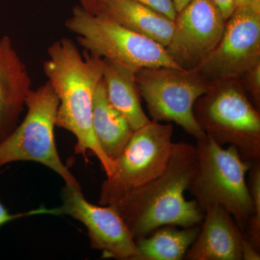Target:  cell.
<instances>
[{"label": "cell", "mask_w": 260, "mask_h": 260, "mask_svg": "<svg viewBox=\"0 0 260 260\" xmlns=\"http://www.w3.org/2000/svg\"><path fill=\"white\" fill-rule=\"evenodd\" d=\"M44 72L59 99L56 126L73 133L75 153H93L110 177L114 162L103 152L93 129L94 93L103 78L104 60L84 51L73 40L61 38L47 49Z\"/></svg>", "instance_id": "1"}, {"label": "cell", "mask_w": 260, "mask_h": 260, "mask_svg": "<svg viewBox=\"0 0 260 260\" xmlns=\"http://www.w3.org/2000/svg\"><path fill=\"white\" fill-rule=\"evenodd\" d=\"M195 146L175 143L165 170L145 185L129 191L114 204L135 241L158 228L200 225L204 212L195 200H186L195 169Z\"/></svg>", "instance_id": "2"}, {"label": "cell", "mask_w": 260, "mask_h": 260, "mask_svg": "<svg viewBox=\"0 0 260 260\" xmlns=\"http://www.w3.org/2000/svg\"><path fill=\"white\" fill-rule=\"evenodd\" d=\"M195 169L188 191L203 211L219 205L232 215L244 232L253 213V203L246 182L250 164L235 147L223 148L206 135L197 140Z\"/></svg>", "instance_id": "3"}, {"label": "cell", "mask_w": 260, "mask_h": 260, "mask_svg": "<svg viewBox=\"0 0 260 260\" xmlns=\"http://www.w3.org/2000/svg\"><path fill=\"white\" fill-rule=\"evenodd\" d=\"M195 119L218 144L235 147L242 158L260 160V114L239 80L210 84L194 106Z\"/></svg>", "instance_id": "4"}, {"label": "cell", "mask_w": 260, "mask_h": 260, "mask_svg": "<svg viewBox=\"0 0 260 260\" xmlns=\"http://www.w3.org/2000/svg\"><path fill=\"white\" fill-rule=\"evenodd\" d=\"M84 51L135 73L144 68L181 69L167 49L151 39L126 28L103 14L93 15L79 5L64 24Z\"/></svg>", "instance_id": "5"}, {"label": "cell", "mask_w": 260, "mask_h": 260, "mask_svg": "<svg viewBox=\"0 0 260 260\" xmlns=\"http://www.w3.org/2000/svg\"><path fill=\"white\" fill-rule=\"evenodd\" d=\"M59 99L49 82L32 89L27 98L26 115L0 143V167L16 161L39 162L60 176L66 184L80 188L59 157L54 127Z\"/></svg>", "instance_id": "6"}, {"label": "cell", "mask_w": 260, "mask_h": 260, "mask_svg": "<svg viewBox=\"0 0 260 260\" xmlns=\"http://www.w3.org/2000/svg\"><path fill=\"white\" fill-rule=\"evenodd\" d=\"M174 126L150 120L135 130L114 160V172L103 182L99 203L114 204L129 191L145 185L165 170L174 150Z\"/></svg>", "instance_id": "7"}, {"label": "cell", "mask_w": 260, "mask_h": 260, "mask_svg": "<svg viewBox=\"0 0 260 260\" xmlns=\"http://www.w3.org/2000/svg\"><path fill=\"white\" fill-rule=\"evenodd\" d=\"M135 80L153 120L176 123L197 140L206 136L195 119L194 106L210 83L198 72L144 68L135 73Z\"/></svg>", "instance_id": "8"}, {"label": "cell", "mask_w": 260, "mask_h": 260, "mask_svg": "<svg viewBox=\"0 0 260 260\" xmlns=\"http://www.w3.org/2000/svg\"><path fill=\"white\" fill-rule=\"evenodd\" d=\"M260 63V0L237 7L216 47L195 69L212 84L240 80Z\"/></svg>", "instance_id": "9"}, {"label": "cell", "mask_w": 260, "mask_h": 260, "mask_svg": "<svg viewBox=\"0 0 260 260\" xmlns=\"http://www.w3.org/2000/svg\"><path fill=\"white\" fill-rule=\"evenodd\" d=\"M62 204L51 210V215H69L86 228L92 247L106 257L137 260L135 239L120 215L112 205H95L84 198L81 189L66 184L61 190Z\"/></svg>", "instance_id": "10"}, {"label": "cell", "mask_w": 260, "mask_h": 260, "mask_svg": "<svg viewBox=\"0 0 260 260\" xmlns=\"http://www.w3.org/2000/svg\"><path fill=\"white\" fill-rule=\"evenodd\" d=\"M226 21L209 0H191L174 20L168 54L181 69H196L220 42Z\"/></svg>", "instance_id": "11"}, {"label": "cell", "mask_w": 260, "mask_h": 260, "mask_svg": "<svg viewBox=\"0 0 260 260\" xmlns=\"http://www.w3.org/2000/svg\"><path fill=\"white\" fill-rule=\"evenodd\" d=\"M32 89L26 65L4 36L0 39V143L18 126Z\"/></svg>", "instance_id": "12"}, {"label": "cell", "mask_w": 260, "mask_h": 260, "mask_svg": "<svg viewBox=\"0 0 260 260\" xmlns=\"http://www.w3.org/2000/svg\"><path fill=\"white\" fill-rule=\"evenodd\" d=\"M244 233L232 215L219 205L208 207L199 234L184 259L188 260H242Z\"/></svg>", "instance_id": "13"}, {"label": "cell", "mask_w": 260, "mask_h": 260, "mask_svg": "<svg viewBox=\"0 0 260 260\" xmlns=\"http://www.w3.org/2000/svg\"><path fill=\"white\" fill-rule=\"evenodd\" d=\"M99 14L106 15L132 31L167 47L174 28V20L132 0H104Z\"/></svg>", "instance_id": "14"}, {"label": "cell", "mask_w": 260, "mask_h": 260, "mask_svg": "<svg viewBox=\"0 0 260 260\" xmlns=\"http://www.w3.org/2000/svg\"><path fill=\"white\" fill-rule=\"evenodd\" d=\"M93 129L103 152L114 162L135 132L124 116L111 104L103 78L94 93Z\"/></svg>", "instance_id": "15"}, {"label": "cell", "mask_w": 260, "mask_h": 260, "mask_svg": "<svg viewBox=\"0 0 260 260\" xmlns=\"http://www.w3.org/2000/svg\"><path fill=\"white\" fill-rule=\"evenodd\" d=\"M135 73L125 67L104 60L103 80L108 98L134 131L150 121L142 107Z\"/></svg>", "instance_id": "16"}, {"label": "cell", "mask_w": 260, "mask_h": 260, "mask_svg": "<svg viewBox=\"0 0 260 260\" xmlns=\"http://www.w3.org/2000/svg\"><path fill=\"white\" fill-rule=\"evenodd\" d=\"M200 225L179 229L175 225L158 228L147 237L135 241L137 260H181L194 243Z\"/></svg>", "instance_id": "17"}, {"label": "cell", "mask_w": 260, "mask_h": 260, "mask_svg": "<svg viewBox=\"0 0 260 260\" xmlns=\"http://www.w3.org/2000/svg\"><path fill=\"white\" fill-rule=\"evenodd\" d=\"M247 186L253 203V213L246 232L251 245L260 251V160L251 162Z\"/></svg>", "instance_id": "18"}, {"label": "cell", "mask_w": 260, "mask_h": 260, "mask_svg": "<svg viewBox=\"0 0 260 260\" xmlns=\"http://www.w3.org/2000/svg\"><path fill=\"white\" fill-rule=\"evenodd\" d=\"M246 93L250 95L256 109L260 106V63L253 67L243 75L240 80Z\"/></svg>", "instance_id": "19"}, {"label": "cell", "mask_w": 260, "mask_h": 260, "mask_svg": "<svg viewBox=\"0 0 260 260\" xmlns=\"http://www.w3.org/2000/svg\"><path fill=\"white\" fill-rule=\"evenodd\" d=\"M132 1L146 5L173 20H175L177 17V13L176 12L172 0H132Z\"/></svg>", "instance_id": "20"}, {"label": "cell", "mask_w": 260, "mask_h": 260, "mask_svg": "<svg viewBox=\"0 0 260 260\" xmlns=\"http://www.w3.org/2000/svg\"><path fill=\"white\" fill-rule=\"evenodd\" d=\"M49 209L42 207L39 209L30 210L26 213L11 214L10 213L9 210L5 208V205L0 202V227L3 226L5 224L9 223L12 220H15V219L23 218V217L29 216V215H44V214L49 215Z\"/></svg>", "instance_id": "21"}, {"label": "cell", "mask_w": 260, "mask_h": 260, "mask_svg": "<svg viewBox=\"0 0 260 260\" xmlns=\"http://www.w3.org/2000/svg\"><path fill=\"white\" fill-rule=\"evenodd\" d=\"M223 15L224 18L228 20L237 8L235 0H209Z\"/></svg>", "instance_id": "22"}, {"label": "cell", "mask_w": 260, "mask_h": 260, "mask_svg": "<svg viewBox=\"0 0 260 260\" xmlns=\"http://www.w3.org/2000/svg\"><path fill=\"white\" fill-rule=\"evenodd\" d=\"M242 259L259 260L260 252L251 245L246 235L243 237L242 245Z\"/></svg>", "instance_id": "23"}, {"label": "cell", "mask_w": 260, "mask_h": 260, "mask_svg": "<svg viewBox=\"0 0 260 260\" xmlns=\"http://www.w3.org/2000/svg\"><path fill=\"white\" fill-rule=\"evenodd\" d=\"M104 0H79V5L85 11L97 15L102 12Z\"/></svg>", "instance_id": "24"}, {"label": "cell", "mask_w": 260, "mask_h": 260, "mask_svg": "<svg viewBox=\"0 0 260 260\" xmlns=\"http://www.w3.org/2000/svg\"><path fill=\"white\" fill-rule=\"evenodd\" d=\"M191 1V0H172L173 5H174V8H175L176 12L177 13L184 9Z\"/></svg>", "instance_id": "25"}, {"label": "cell", "mask_w": 260, "mask_h": 260, "mask_svg": "<svg viewBox=\"0 0 260 260\" xmlns=\"http://www.w3.org/2000/svg\"><path fill=\"white\" fill-rule=\"evenodd\" d=\"M253 0H235L236 6L237 8V7L241 6V5L249 4Z\"/></svg>", "instance_id": "26"}]
</instances>
